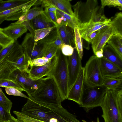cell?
<instances>
[{
	"mask_svg": "<svg viewBox=\"0 0 122 122\" xmlns=\"http://www.w3.org/2000/svg\"><path fill=\"white\" fill-rule=\"evenodd\" d=\"M21 120L28 122H80L62 106H48L29 98L23 106Z\"/></svg>",
	"mask_w": 122,
	"mask_h": 122,
	"instance_id": "cell-1",
	"label": "cell"
},
{
	"mask_svg": "<svg viewBox=\"0 0 122 122\" xmlns=\"http://www.w3.org/2000/svg\"><path fill=\"white\" fill-rule=\"evenodd\" d=\"M28 97L37 102L56 107L62 106L61 103L63 101L57 85L51 76L40 79L37 89Z\"/></svg>",
	"mask_w": 122,
	"mask_h": 122,
	"instance_id": "cell-2",
	"label": "cell"
},
{
	"mask_svg": "<svg viewBox=\"0 0 122 122\" xmlns=\"http://www.w3.org/2000/svg\"><path fill=\"white\" fill-rule=\"evenodd\" d=\"M101 107L105 122H122V88L107 90Z\"/></svg>",
	"mask_w": 122,
	"mask_h": 122,
	"instance_id": "cell-3",
	"label": "cell"
},
{
	"mask_svg": "<svg viewBox=\"0 0 122 122\" xmlns=\"http://www.w3.org/2000/svg\"><path fill=\"white\" fill-rule=\"evenodd\" d=\"M56 55L57 63L49 76L53 78L63 101L67 99L69 92L67 57L62 54L60 48L58 50Z\"/></svg>",
	"mask_w": 122,
	"mask_h": 122,
	"instance_id": "cell-4",
	"label": "cell"
},
{
	"mask_svg": "<svg viewBox=\"0 0 122 122\" xmlns=\"http://www.w3.org/2000/svg\"><path fill=\"white\" fill-rule=\"evenodd\" d=\"M107 90L103 85L91 86L85 82L79 105L87 112L94 107H101Z\"/></svg>",
	"mask_w": 122,
	"mask_h": 122,
	"instance_id": "cell-5",
	"label": "cell"
},
{
	"mask_svg": "<svg viewBox=\"0 0 122 122\" xmlns=\"http://www.w3.org/2000/svg\"><path fill=\"white\" fill-rule=\"evenodd\" d=\"M72 7L79 25L93 21L98 15L102 13L103 10L99 5L97 0L78 1Z\"/></svg>",
	"mask_w": 122,
	"mask_h": 122,
	"instance_id": "cell-6",
	"label": "cell"
},
{
	"mask_svg": "<svg viewBox=\"0 0 122 122\" xmlns=\"http://www.w3.org/2000/svg\"><path fill=\"white\" fill-rule=\"evenodd\" d=\"M84 68L85 82L87 85L91 86L103 85V78L100 70L99 58L95 55L92 56Z\"/></svg>",
	"mask_w": 122,
	"mask_h": 122,
	"instance_id": "cell-7",
	"label": "cell"
},
{
	"mask_svg": "<svg viewBox=\"0 0 122 122\" xmlns=\"http://www.w3.org/2000/svg\"><path fill=\"white\" fill-rule=\"evenodd\" d=\"M9 78L18 82L28 96L37 89L40 81V79L36 81L32 80L30 78L28 72L21 71L18 69L15 70L11 73Z\"/></svg>",
	"mask_w": 122,
	"mask_h": 122,
	"instance_id": "cell-8",
	"label": "cell"
},
{
	"mask_svg": "<svg viewBox=\"0 0 122 122\" xmlns=\"http://www.w3.org/2000/svg\"><path fill=\"white\" fill-rule=\"evenodd\" d=\"M37 0H29L27 2L16 7L0 13V25L5 20H18L25 15L33 6L35 5Z\"/></svg>",
	"mask_w": 122,
	"mask_h": 122,
	"instance_id": "cell-9",
	"label": "cell"
},
{
	"mask_svg": "<svg viewBox=\"0 0 122 122\" xmlns=\"http://www.w3.org/2000/svg\"><path fill=\"white\" fill-rule=\"evenodd\" d=\"M72 55L67 57L69 91L76 81L82 67L81 59L74 47Z\"/></svg>",
	"mask_w": 122,
	"mask_h": 122,
	"instance_id": "cell-10",
	"label": "cell"
},
{
	"mask_svg": "<svg viewBox=\"0 0 122 122\" xmlns=\"http://www.w3.org/2000/svg\"><path fill=\"white\" fill-rule=\"evenodd\" d=\"M37 42L34 40V36L30 33H27L21 45L23 52L26 55L30 61L44 57L43 53L37 45Z\"/></svg>",
	"mask_w": 122,
	"mask_h": 122,
	"instance_id": "cell-11",
	"label": "cell"
},
{
	"mask_svg": "<svg viewBox=\"0 0 122 122\" xmlns=\"http://www.w3.org/2000/svg\"><path fill=\"white\" fill-rule=\"evenodd\" d=\"M19 56L15 52L10 51L0 61V82L9 79L11 73L18 69L15 65Z\"/></svg>",
	"mask_w": 122,
	"mask_h": 122,
	"instance_id": "cell-12",
	"label": "cell"
},
{
	"mask_svg": "<svg viewBox=\"0 0 122 122\" xmlns=\"http://www.w3.org/2000/svg\"><path fill=\"white\" fill-rule=\"evenodd\" d=\"M57 59V56L56 54L48 62L44 65L30 67L28 72L30 78L32 80L36 81L44 76H49L56 65Z\"/></svg>",
	"mask_w": 122,
	"mask_h": 122,
	"instance_id": "cell-13",
	"label": "cell"
},
{
	"mask_svg": "<svg viewBox=\"0 0 122 122\" xmlns=\"http://www.w3.org/2000/svg\"><path fill=\"white\" fill-rule=\"evenodd\" d=\"M115 34L112 26L110 24L99 30V31L91 43L93 52L103 49L111 36Z\"/></svg>",
	"mask_w": 122,
	"mask_h": 122,
	"instance_id": "cell-14",
	"label": "cell"
},
{
	"mask_svg": "<svg viewBox=\"0 0 122 122\" xmlns=\"http://www.w3.org/2000/svg\"><path fill=\"white\" fill-rule=\"evenodd\" d=\"M84 82V68L82 67L76 81L69 91L67 99L79 105Z\"/></svg>",
	"mask_w": 122,
	"mask_h": 122,
	"instance_id": "cell-15",
	"label": "cell"
},
{
	"mask_svg": "<svg viewBox=\"0 0 122 122\" xmlns=\"http://www.w3.org/2000/svg\"><path fill=\"white\" fill-rule=\"evenodd\" d=\"M99 61L100 70L103 78L122 76V70L116 65L103 57L99 59Z\"/></svg>",
	"mask_w": 122,
	"mask_h": 122,
	"instance_id": "cell-16",
	"label": "cell"
},
{
	"mask_svg": "<svg viewBox=\"0 0 122 122\" xmlns=\"http://www.w3.org/2000/svg\"><path fill=\"white\" fill-rule=\"evenodd\" d=\"M111 21L95 22L90 21L88 22L79 24L78 28L81 37L84 39L92 33L109 25Z\"/></svg>",
	"mask_w": 122,
	"mask_h": 122,
	"instance_id": "cell-17",
	"label": "cell"
},
{
	"mask_svg": "<svg viewBox=\"0 0 122 122\" xmlns=\"http://www.w3.org/2000/svg\"><path fill=\"white\" fill-rule=\"evenodd\" d=\"M1 30L6 36L14 41H17L27 30L26 28L23 25L14 23H11L6 27L1 28Z\"/></svg>",
	"mask_w": 122,
	"mask_h": 122,
	"instance_id": "cell-18",
	"label": "cell"
},
{
	"mask_svg": "<svg viewBox=\"0 0 122 122\" xmlns=\"http://www.w3.org/2000/svg\"><path fill=\"white\" fill-rule=\"evenodd\" d=\"M56 27L63 25L69 26L73 29L75 28H78L79 23L75 16L70 15L58 10H56Z\"/></svg>",
	"mask_w": 122,
	"mask_h": 122,
	"instance_id": "cell-19",
	"label": "cell"
},
{
	"mask_svg": "<svg viewBox=\"0 0 122 122\" xmlns=\"http://www.w3.org/2000/svg\"><path fill=\"white\" fill-rule=\"evenodd\" d=\"M64 44L75 46V36L74 29L67 26L61 25L56 27Z\"/></svg>",
	"mask_w": 122,
	"mask_h": 122,
	"instance_id": "cell-20",
	"label": "cell"
},
{
	"mask_svg": "<svg viewBox=\"0 0 122 122\" xmlns=\"http://www.w3.org/2000/svg\"><path fill=\"white\" fill-rule=\"evenodd\" d=\"M103 57L116 65L122 70V58L109 45H105L103 49Z\"/></svg>",
	"mask_w": 122,
	"mask_h": 122,
	"instance_id": "cell-21",
	"label": "cell"
},
{
	"mask_svg": "<svg viewBox=\"0 0 122 122\" xmlns=\"http://www.w3.org/2000/svg\"><path fill=\"white\" fill-rule=\"evenodd\" d=\"M49 4L55 6L58 10L70 15L74 16L70 0H46Z\"/></svg>",
	"mask_w": 122,
	"mask_h": 122,
	"instance_id": "cell-22",
	"label": "cell"
},
{
	"mask_svg": "<svg viewBox=\"0 0 122 122\" xmlns=\"http://www.w3.org/2000/svg\"><path fill=\"white\" fill-rule=\"evenodd\" d=\"M31 21L35 30L54 26L56 27L54 24L48 21L44 16L43 13Z\"/></svg>",
	"mask_w": 122,
	"mask_h": 122,
	"instance_id": "cell-23",
	"label": "cell"
},
{
	"mask_svg": "<svg viewBox=\"0 0 122 122\" xmlns=\"http://www.w3.org/2000/svg\"><path fill=\"white\" fill-rule=\"evenodd\" d=\"M107 43L122 58V35L119 34L113 35Z\"/></svg>",
	"mask_w": 122,
	"mask_h": 122,
	"instance_id": "cell-24",
	"label": "cell"
},
{
	"mask_svg": "<svg viewBox=\"0 0 122 122\" xmlns=\"http://www.w3.org/2000/svg\"><path fill=\"white\" fill-rule=\"evenodd\" d=\"M122 76L103 78V85L107 90H114L122 88Z\"/></svg>",
	"mask_w": 122,
	"mask_h": 122,
	"instance_id": "cell-25",
	"label": "cell"
},
{
	"mask_svg": "<svg viewBox=\"0 0 122 122\" xmlns=\"http://www.w3.org/2000/svg\"><path fill=\"white\" fill-rule=\"evenodd\" d=\"M29 0H0V13L21 5Z\"/></svg>",
	"mask_w": 122,
	"mask_h": 122,
	"instance_id": "cell-26",
	"label": "cell"
},
{
	"mask_svg": "<svg viewBox=\"0 0 122 122\" xmlns=\"http://www.w3.org/2000/svg\"><path fill=\"white\" fill-rule=\"evenodd\" d=\"M74 30L75 36V47L76 49L80 58L82 60L83 55L82 38L81 36L78 28H75Z\"/></svg>",
	"mask_w": 122,
	"mask_h": 122,
	"instance_id": "cell-27",
	"label": "cell"
},
{
	"mask_svg": "<svg viewBox=\"0 0 122 122\" xmlns=\"http://www.w3.org/2000/svg\"><path fill=\"white\" fill-rule=\"evenodd\" d=\"M111 25L113 27L115 34H119L122 35V13H117L112 20Z\"/></svg>",
	"mask_w": 122,
	"mask_h": 122,
	"instance_id": "cell-28",
	"label": "cell"
},
{
	"mask_svg": "<svg viewBox=\"0 0 122 122\" xmlns=\"http://www.w3.org/2000/svg\"><path fill=\"white\" fill-rule=\"evenodd\" d=\"M30 61L26 55L24 53L17 60L15 65L18 69L21 71L28 72Z\"/></svg>",
	"mask_w": 122,
	"mask_h": 122,
	"instance_id": "cell-29",
	"label": "cell"
},
{
	"mask_svg": "<svg viewBox=\"0 0 122 122\" xmlns=\"http://www.w3.org/2000/svg\"><path fill=\"white\" fill-rule=\"evenodd\" d=\"M56 28V26H54L35 30L34 36L35 41L37 42L46 38Z\"/></svg>",
	"mask_w": 122,
	"mask_h": 122,
	"instance_id": "cell-30",
	"label": "cell"
},
{
	"mask_svg": "<svg viewBox=\"0 0 122 122\" xmlns=\"http://www.w3.org/2000/svg\"><path fill=\"white\" fill-rule=\"evenodd\" d=\"M44 12V10L41 7L36 6L30 9L25 15L24 21L31 20Z\"/></svg>",
	"mask_w": 122,
	"mask_h": 122,
	"instance_id": "cell-31",
	"label": "cell"
},
{
	"mask_svg": "<svg viewBox=\"0 0 122 122\" xmlns=\"http://www.w3.org/2000/svg\"><path fill=\"white\" fill-rule=\"evenodd\" d=\"M0 104L7 112L10 113L12 103L6 97L1 88H0Z\"/></svg>",
	"mask_w": 122,
	"mask_h": 122,
	"instance_id": "cell-32",
	"label": "cell"
},
{
	"mask_svg": "<svg viewBox=\"0 0 122 122\" xmlns=\"http://www.w3.org/2000/svg\"><path fill=\"white\" fill-rule=\"evenodd\" d=\"M0 87H11L15 88L22 92L24 91V89L17 81L9 78L0 82Z\"/></svg>",
	"mask_w": 122,
	"mask_h": 122,
	"instance_id": "cell-33",
	"label": "cell"
},
{
	"mask_svg": "<svg viewBox=\"0 0 122 122\" xmlns=\"http://www.w3.org/2000/svg\"><path fill=\"white\" fill-rule=\"evenodd\" d=\"M101 8L103 9L105 6H117L121 10H122V0H101Z\"/></svg>",
	"mask_w": 122,
	"mask_h": 122,
	"instance_id": "cell-34",
	"label": "cell"
},
{
	"mask_svg": "<svg viewBox=\"0 0 122 122\" xmlns=\"http://www.w3.org/2000/svg\"><path fill=\"white\" fill-rule=\"evenodd\" d=\"M5 88L6 93L8 95L20 96L26 98L27 99H29V97L15 88L11 87H5Z\"/></svg>",
	"mask_w": 122,
	"mask_h": 122,
	"instance_id": "cell-35",
	"label": "cell"
},
{
	"mask_svg": "<svg viewBox=\"0 0 122 122\" xmlns=\"http://www.w3.org/2000/svg\"><path fill=\"white\" fill-rule=\"evenodd\" d=\"M51 59H48L43 57L33 60L30 61L29 67L44 65L48 62Z\"/></svg>",
	"mask_w": 122,
	"mask_h": 122,
	"instance_id": "cell-36",
	"label": "cell"
},
{
	"mask_svg": "<svg viewBox=\"0 0 122 122\" xmlns=\"http://www.w3.org/2000/svg\"><path fill=\"white\" fill-rule=\"evenodd\" d=\"M14 41L6 36L2 31L0 28V45L3 48L6 47Z\"/></svg>",
	"mask_w": 122,
	"mask_h": 122,
	"instance_id": "cell-37",
	"label": "cell"
},
{
	"mask_svg": "<svg viewBox=\"0 0 122 122\" xmlns=\"http://www.w3.org/2000/svg\"><path fill=\"white\" fill-rule=\"evenodd\" d=\"M74 48L71 46L67 44H63L60 49L62 54L64 56H69L73 54Z\"/></svg>",
	"mask_w": 122,
	"mask_h": 122,
	"instance_id": "cell-38",
	"label": "cell"
},
{
	"mask_svg": "<svg viewBox=\"0 0 122 122\" xmlns=\"http://www.w3.org/2000/svg\"><path fill=\"white\" fill-rule=\"evenodd\" d=\"M18 43L17 40L14 41L6 47L3 48L0 51V61Z\"/></svg>",
	"mask_w": 122,
	"mask_h": 122,
	"instance_id": "cell-39",
	"label": "cell"
},
{
	"mask_svg": "<svg viewBox=\"0 0 122 122\" xmlns=\"http://www.w3.org/2000/svg\"><path fill=\"white\" fill-rule=\"evenodd\" d=\"M11 115L0 104V122H8Z\"/></svg>",
	"mask_w": 122,
	"mask_h": 122,
	"instance_id": "cell-40",
	"label": "cell"
},
{
	"mask_svg": "<svg viewBox=\"0 0 122 122\" xmlns=\"http://www.w3.org/2000/svg\"><path fill=\"white\" fill-rule=\"evenodd\" d=\"M56 13L49 11H44L43 14L47 20L49 22L54 24L56 27Z\"/></svg>",
	"mask_w": 122,
	"mask_h": 122,
	"instance_id": "cell-41",
	"label": "cell"
},
{
	"mask_svg": "<svg viewBox=\"0 0 122 122\" xmlns=\"http://www.w3.org/2000/svg\"><path fill=\"white\" fill-rule=\"evenodd\" d=\"M59 49L54 45L53 42V44L47 51L44 57L48 59H51L56 55Z\"/></svg>",
	"mask_w": 122,
	"mask_h": 122,
	"instance_id": "cell-42",
	"label": "cell"
},
{
	"mask_svg": "<svg viewBox=\"0 0 122 122\" xmlns=\"http://www.w3.org/2000/svg\"><path fill=\"white\" fill-rule=\"evenodd\" d=\"M26 27L27 30H28L32 35L34 36L35 30L33 26L31 21H24L21 23Z\"/></svg>",
	"mask_w": 122,
	"mask_h": 122,
	"instance_id": "cell-43",
	"label": "cell"
},
{
	"mask_svg": "<svg viewBox=\"0 0 122 122\" xmlns=\"http://www.w3.org/2000/svg\"><path fill=\"white\" fill-rule=\"evenodd\" d=\"M53 42L54 45L59 48H61L62 45L64 44L57 30L56 36Z\"/></svg>",
	"mask_w": 122,
	"mask_h": 122,
	"instance_id": "cell-44",
	"label": "cell"
},
{
	"mask_svg": "<svg viewBox=\"0 0 122 122\" xmlns=\"http://www.w3.org/2000/svg\"><path fill=\"white\" fill-rule=\"evenodd\" d=\"M99 30H97L92 33L84 39L89 43H91L99 31Z\"/></svg>",
	"mask_w": 122,
	"mask_h": 122,
	"instance_id": "cell-45",
	"label": "cell"
},
{
	"mask_svg": "<svg viewBox=\"0 0 122 122\" xmlns=\"http://www.w3.org/2000/svg\"><path fill=\"white\" fill-rule=\"evenodd\" d=\"M103 49L97 51L95 54V56L97 58L99 59L103 57Z\"/></svg>",
	"mask_w": 122,
	"mask_h": 122,
	"instance_id": "cell-46",
	"label": "cell"
},
{
	"mask_svg": "<svg viewBox=\"0 0 122 122\" xmlns=\"http://www.w3.org/2000/svg\"><path fill=\"white\" fill-rule=\"evenodd\" d=\"M8 122H20L17 119L15 118L13 116L11 115Z\"/></svg>",
	"mask_w": 122,
	"mask_h": 122,
	"instance_id": "cell-47",
	"label": "cell"
},
{
	"mask_svg": "<svg viewBox=\"0 0 122 122\" xmlns=\"http://www.w3.org/2000/svg\"><path fill=\"white\" fill-rule=\"evenodd\" d=\"M82 122H87L84 120H82ZM100 122V121L99 119V118H98V117L97 118V122H95L92 121V122Z\"/></svg>",
	"mask_w": 122,
	"mask_h": 122,
	"instance_id": "cell-48",
	"label": "cell"
},
{
	"mask_svg": "<svg viewBox=\"0 0 122 122\" xmlns=\"http://www.w3.org/2000/svg\"><path fill=\"white\" fill-rule=\"evenodd\" d=\"M3 48L2 46L0 45V51L2 50Z\"/></svg>",
	"mask_w": 122,
	"mask_h": 122,
	"instance_id": "cell-49",
	"label": "cell"
},
{
	"mask_svg": "<svg viewBox=\"0 0 122 122\" xmlns=\"http://www.w3.org/2000/svg\"><path fill=\"white\" fill-rule=\"evenodd\" d=\"M19 121L20 122H25L21 120H19L18 119Z\"/></svg>",
	"mask_w": 122,
	"mask_h": 122,
	"instance_id": "cell-50",
	"label": "cell"
}]
</instances>
